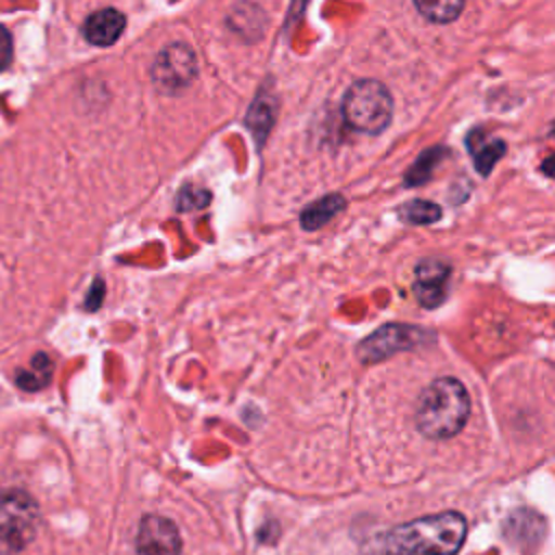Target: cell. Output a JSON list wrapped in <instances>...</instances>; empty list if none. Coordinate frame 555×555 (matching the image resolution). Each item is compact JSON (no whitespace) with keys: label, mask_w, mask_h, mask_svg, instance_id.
<instances>
[{"label":"cell","mask_w":555,"mask_h":555,"mask_svg":"<svg viewBox=\"0 0 555 555\" xmlns=\"http://www.w3.org/2000/svg\"><path fill=\"white\" fill-rule=\"evenodd\" d=\"M208 197H210V195H208L206 191H199V193L195 195V191L186 189L184 193H180V197H178L180 202H178V204H180V208H182V210H189V208H199V206H204V204L208 202Z\"/></svg>","instance_id":"16"},{"label":"cell","mask_w":555,"mask_h":555,"mask_svg":"<svg viewBox=\"0 0 555 555\" xmlns=\"http://www.w3.org/2000/svg\"><path fill=\"white\" fill-rule=\"evenodd\" d=\"M345 121L366 134H379L392 119V95L373 78L356 80L343 98Z\"/></svg>","instance_id":"3"},{"label":"cell","mask_w":555,"mask_h":555,"mask_svg":"<svg viewBox=\"0 0 555 555\" xmlns=\"http://www.w3.org/2000/svg\"><path fill=\"white\" fill-rule=\"evenodd\" d=\"M447 280H449V267L440 260L427 258L421 260L414 269V295L421 306L436 308L447 297Z\"/></svg>","instance_id":"8"},{"label":"cell","mask_w":555,"mask_h":555,"mask_svg":"<svg viewBox=\"0 0 555 555\" xmlns=\"http://www.w3.org/2000/svg\"><path fill=\"white\" fill-rule=\"evenodd\" d=\"M39 529V505L20 488L0 490V555L26 548Z\"/></svg>","instance_id":"4"},{"label":"cell","mask_w":555,"mask_h":555,"mask_svg":"<svg viewBox=\"0 0 555 555\" xmlns=\"http://www.w3.org/2000/svg\"><path fill=\"white\" fill-rule=\"evenodd\" d=\"M197 74L195 52L186 43H169L152 63V80L160 91L176 93L186 89Z\"/></svg>","instance_id":"5"},{"label":"cell","mask_w":555,"mask_h":555,"mask_svg":"<svg viewBox=\"0 0 555 555\" xmlns=\"http://www.w3.org/2000/svg\"><path fill=\"white\" fill-rule=\"evenodd\" d=\"M414 7L429 22L447 24L462 13L464 0H414Z\"/></svg>","instance_id":"13"},{"label":"cell","mask_w":555,"mask_h":555,"mask_svg":"<svg viewBox=\"0 0 555 555\" xmlns=\"http://www.w3.org/2000/svg\"><path fill=\"white\" fill-rule=\"evenodd\" d=\"M466 538V518L460 512H442L395 527L386 535L397 555H455Z\"/></svg>","instance_id":"1"},{"label":"cell","mask_w":555,"mask_h":555,"mask_svg":"<svg viewBox=\"0 0 555 555\" xmlns=\"http://www.w3.org/2000/svg\"><path fill=\"white\" fill-rule=\"evenodd\" d=\"M401 219H405L408 223H416V225H427L440 219L442 210L438 204L434 202H425V199H412L405 206H401Z\"/></svg>","instance_id":"14"},{"label":"cell","mask_w":555,"mask_h":555,"mask_svg":"<svg viewBox=\"0 0 555 555\" xmlns=\"http://www.w3.org/2000/svg\"><path fill=\"white\" fill-rule=\"evenodd\" d=\"M444 152L434 147V150H427L421 154V158L414 163V167L408 171L405 180H408V186H414V184H423L427 178H429V171L431 167L438 163V158L442 156Z\"/></svg>","instance_id":"15"},{"label":"cell","mask_w":555,"mask_h":555,"mask_svg":"<svg viewBox=\"0 0 555 555\" xmlns=\"http://www.w3.org/2000/svg\"><path fill=\"white\" fill-rule=\"evenodd\" d=\"M470 399L455 377L434 379L418 397L416 427L425 438L447 440L462 431L468 421Z\"/></svg>","instance_id":"2"},{"label":"cell","mask_w":555,"mask_h":555,"mask_svg":"<svg viewBox=\"0 0 555 555\" xmlns=\"http://www.w3.org/2000/svg\"><path fill=\"white\" fill-rule=\"evenodd\" d=\"M102 293H104V288H102V284L98 282L95 286H93V291H91V297L87 299V308L89 310H95L98 306H100V299H102Z\"/></svg>","instance_id":"18"},{"label":"cell","mask_w":555,"mask_h":555,"mask_svg":"<svg viewBox=\"0 0 555 555\" xmlns=\"http://www.w3.org/2000/svg\"><path fill=\"white\" fill-rule=\"evenodd\" d=\"M421 338H429V334H425L423 330L412 327V325L390 323V325H384L377 332H373L369 338H364L358 347V356L362 362H377V360L392 356L395 351L416 347Z\"/></svg>","instance_id":"6"},{"label":"cell","mask_w":555,"mask_h":555,"mask_svg":"<svg viewBox=\"0 0 555 555\" xmlns=\"http://www.w3.org/2000/svg\"><path fill=\"white\" fill-rule=\"evenodd\" d=\"M134 546L139 555H180L182 538L169 518L147 514L139 522Z\"/></svg>","instance_id":"7"},{"label":"cell","mask_w":555,"mask_h":555,"mask_svg":"<svg viewBox=\"0 0 555 555\" xmlns=\"http://www.w3.org/2000/svg\"><path fill=\"white\" fill-rule=\"evenodd\" d=\"M11 63V35L4 26H0V69Z\"/></svg>","instance_id":"17"},{"label":"cell","mask_w":555,"mask_h":555,"mask_svg":"<svg viewBox=\"0 0 555 555\" xmlns=\"http://www.w3.org/2000/svg\"><path fill=\"white\" fill-rule=\"evenodd\" d=\"M124 26H126V17L117 9L106 7V9L91 13L85 20L82 35L93 46H111L119 39Z\"/></svg>","instance_id":"9"},{"label":"cell","mask_w":555,"mask_h":555,"mask_svg":"<svg viewBox=\"0 0 555 555\" xmlns=\"http://www.w3.org/2000/svg\"><path fill=\"white\" fill-rule=\"evenodd\" d=\"M343 208H345L343 195H338V193L325 195V197L317 199L314 204H310L308 208H304V212H301V228L304 230H319L334 215H338Z\"/></svg>","instance_id":"11"},{"label":"cell","mask_w":555,"mask_h":555,"mask_svg":"<svg viewBox=\"0 0 555 555\" xmlns=\"http://www.w3.org/2000/svg\"><path fill=\"white\" fill-rule=\"evenodd\" d=\"M50 377H52V360L46 353H37L26 369H20L15 373V384L22 390L35 392L43 388L50 382Z\"/></svg>","instance_id":"12"},{"label":"cell","mask_w":555,"mask_h":555,"mask_svg":"<svg viewBox=\"0 0 555 555\" xmlns=\"http://www.w3.org/2000/svg\"><path fill=\"white\" fill-rule=\"evenodd\" d=\"M468 147L473 152L475 158V167L481 176H488L492 165L503 156L505 152V143L492 137H483L481 132H475L468 137Z\"/></svg>","instance_id":"10"}]
</instances>
